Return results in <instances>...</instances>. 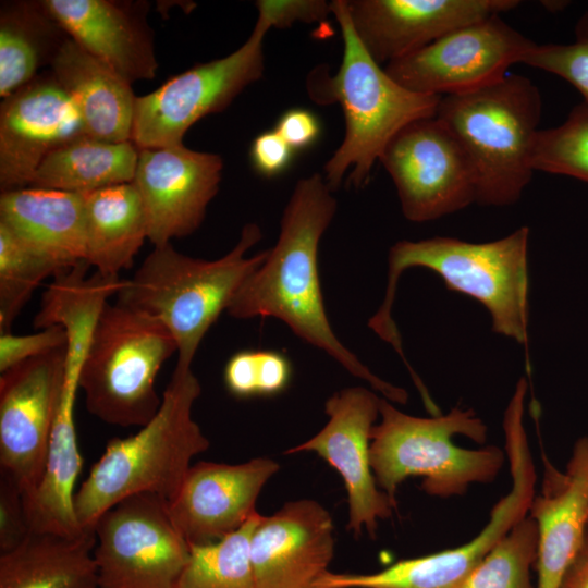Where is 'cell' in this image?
Returning a JSON list of instances; mask_svg holds the SVG:
<instances>
[{
    "label": "cell",
    "mask_w": 588,
    "mask_h": 588,
    "mask_svg": "<svg viewBox=\"0 0 588 588\" xmlns=\"http://www.w3.org/2000/svg\"><path fill=\"white\" fill-rule=\"evenodd\" d=\"M64 348L0 376V471L29 497L45 470L64 377Z\"/></svg>",
    "instance_id": "cell-13"
},
{
    "label": "cell",
    "mask_w": 588,
    "mask_h": 588,
    "mask_svg": "<svg viewBox=\"0 0 588 588\" xmlns=\"http://www.w3.org/2000/svg\"><path fill=\"white\" fill-rule=\"evenodd\" d=\"M323 174L299 179L284 208L277 244L243 282L228 307L235 319L274 317L298 338L324 351L384 399L405 404L407 392L372 373L335 335L323 305L318 271L321 236L338 201Z\"/></svg>",
    "instance_id": "cell-1"
},
{
    "label": "cell",
    "mask_w": 588,
    "mask_h": 588,
    "mask_svg": "<svg viewBox=\"0 0 588 588\" xmlns=\"http://www.w3.org/2000/svg\"><path fill=\"white\" fill-rule=\"evenodd\" d=\"M541 111L539 88L519 74L441 97L436 115L471 164L477 204L502 207L520 198L535 172L531 156Z\"/></svg>",
    "instance_id": "cell-6"
},
{
    "label": "cell",
    "mask_w": 588,
    "mask_h": 588,
    "mask_svg": "<svg viewBox=\"0 0 588 588\" xmlns=\"http://www.w3.org/2000/svg\"><path fill=\"white\" fill-rule=\"evenodd\" d=\"M88 136L78 109L52 73L1 100L0 188L28 187L53 151Z\"/></svg>",
    "instance_id": "cell-16"
},
{
    "label": "cell",
    "mask_w": 588,
    "mask_h": 588,
    "mask_svg": "<svg viewBox=\"0 0 588 588\" xmlns=\"http://www.w3.org/2000/svg\"><path fill=\"white\" fill-rule=\"evenodd\" d=\"M64 32L127 83L155 77L158 62L144 4L112 0H44Z\"/></svg>",
    "instance_id": "cell-20"
},
{
    "label": "cell",
    "mask_w": 588,
    "mask_h": 588,
    "mask_svg": "<svg viewBox=\"0 0 588 588\" xmlns=\"http://www.w3.org/2000/svg\"><path fill=\"white\" fill-rule=\"evenodd\" d=\"M200 392L192 367L175 366L155 416L135 434L107 443L74 495L83 529L128 497L151 493L168 501L176 493L191 461L210 444L192 416Z\"/></svg>",
    "instance_id": "cell-3"
},
{
    "label": "cell",
    "mask_w": 588,
    "mask_h": 588,
    "mask_svg": "<svg viewBox=\"0 0 588 588\" xmlns=\"http://www.w3.org/2000/svg\"><path fill=\"white\" fill-rule=\"evenodd\" d=\"M379 415L370 462L377 485L394 503L397 487L411 476L422 478L428 494L450 497L464 493L470 483L493 480L502 467L504 453L497 446L467 450L454 444L457 434L486 442L487 426L471 409L416 417L381 399Z\"/></svg>",
    "instance_id": "cell-7"
},
{
    "label": "cell",
    "mask_w": 588,
    "mask_h": 588,
    "mask_svg": "<svg viewBox=\"0 0 588 588\" xmlns=\"http://www.w3.org/2000/svg\"><path fill=\"white\" fill-rule=\"evenodd\" d=\"M558 588H588V529L584 542Z\"/></svg>",
    "instance_id": "cell-39"
},
{
    "label": "cell",
    "mask_w": 588,
    "mask_h": 588,
    "mask_svg": "<svg viewBox=\"0 0 588 588\" xmlns=\"http://www.w3.org/2000/svg\"><path fill=\"white\" fill-rule=\"evenodd\" d=\"M391 176L404 217L428 222L476 203V181L461 144L437 117L404 126L380 160Z\"/></svg>",
    "instance_id": "cell-11"
},
{
    "label": "cell",
    "mask_w": 588,
    "mask_h": 588,
    "mask_svg": "<svg viewBox=\"0 0 588 588\" xmlns=\"http://www.w3.org/2000/svg\"><path fill=\"white\" fill-rule=\"evenodd\" d=\"M291 378L290 360L274 351L237 352L223 371L226 389L241 399L277 395L287 388Z\"/></svg>",
    "instance_id": "cell-32"
},
{
    "label": "cell",
    "mask_w": 588,
    "mask_h": 588,
    "mask_svg": "<svg viewBox=\"0 0 588 588\" xmlns=\"http://www.w3.org/2000/svg\"><path fill=\"white\" fill-rule=\"evenodd\" d=\"M255 5L258 16L271 28H287L296 22H321L332 13L331 2L324 0H258Z\"/></svg>",
    "instance_id": "cell-36"
},
{
    "label": "cell",
    "mask_w": 588,
    "mask_h": 588,
    "mask_svg": "<svg viewBox=\"0 0 588 588\" xmlns=\"http://www.w3.org/2000/svg\"><path fill=\"white\" fill-rule=\"evenodd\" d=\"M66 334L61 326L39 329L32 334H0V373L28 359L65 346Z\"/></svg>",
    "instance_id": "cell-34"
},
{
    "label": "cell",
    "mask_w": 588,
    "mask_h": 588,
    "mask_svg": "<svg viewBox=\"0 0 588 588\" xmlns=\"http://www.w3.org/2000/svg\"><path fill=\"white\" fill-rule=\"evenodd\" d=\"M99 588H177L191 546L173 525L167 500L128 497L94 525Z\"/></svg>",
    "instance_id": "cell-10"
},
{
    "label": "cell",
    "mask_w": 588,
    "mask_h": 588,
    "mask_svg": "<svg viewBox=\"0 0 588 588\" xmlns=\"http://www.w3.org/2000/svg\"><path fill=\"white\" fill-rule=\"evenodd\" d=\"M95 534H32L0 553V588H99Z\"/></svg>",
    "instance_id": "cell-24"
},
{
    "label": "cell",
    "mask_w": 588,
    "mask_h": 588,
    "mask_svg": "<svg viewBox=\"0 0 588 588\" xmlns=\"http://www.w3.org/2000/svg\"><path fill=\"white\" fill-rule=\"evenodd\" d=\"M176 351L173 335L157 318L107 303L79 378L87 411L111 426L143 427L161 404L157 375Z\"/></svg>",
    "instance_id": "cell-8"
},
{
    "label": "cell",
    "mask_w": 588,
    "mask_h": 588,
    "mask_svg": "<svg viewBox=\"0 0 588 588\" xmlns=\"http://www.w3.org/2000/svg\"><path fill=\"white\" fill-rule=\"evenodd\" d=\"M85 201V261L106 277H119L148 240L147 220L133 182L83 194Z\"/></svg>",
    "instance_id": "cell-25"
},
{
    "label": "cell",
    "mask_w": 588,
    "mask_h": 588,
    "mask_svg": "<svg viewBox=\"0 0 588 588\" xmlns=\"http://www.w3.org/2000/svg\"><path fill=\"white\" fill-rule=\"evenodd\" d=\"M534 171L566 175L588 184V102L576 105L558 126L539 130L531 156Z\"/></svg>",
    "instance_id": "cell-31"
},
{
    "label": "cell",
    "mask_w": 588,
    "mask_h": 588,
    "mask_svg": "<svg viewBox=\"0 0 588 588\" xmlns=\"http://www.w3.org/2000/svg\"><path fill=\"white\" fill-rule=\"evenodd\" d=\"M0 224L63 270L85 261L83 194L37 187L1 192Z\"/></svg>",
    "instance_id": "cell-22"
},
{
    "label": "cell",
    "mask_w": 588,
    "mask_h": 588,
    "mask_svg": "<svg viewBox=\"0 0 588 588\" xmlns=\"http://www.w3.org/2000/svg\"><path fill=\"white\" fill-rule=\"evenodd\" d=\"M271 29L257 17L252 34L232 53L198 63L151 93L136 97L132 142L138 149L183 144L188 128L221 112L265 71L264 39Z\"/></svg>",
    "instance_id": "cell-9"
},
{
    "label": "cell",
    "mask_w": 588,
    "mask_h": 588,
    "mask_svg": "<svg viewBox=\"0 0 588 588\" xmlns=\"http://www.w3.org/2000/svg\"><path fill=\"white\" fill-rule=\"evenodd\" d=\"M544 464L542 493L529 507L539 532L537 588H558L588 529V437L575 443L565 473Z\"/></svg>",
    "instance_id": "cell-21"
},
{
    "label": "cell",
    "mask_w": 588,
    "mask_h": 588,
    "mask_svg": "<svg viewBox=\"0 0 588 588\" xmlns=\"http://www.w3.org/2000/svg\"><path fill=\"white\" fill-rule=\"evenodd\" d=\"M139 149L132 142L83 136L50 154L28 187L86 194L133 182Z\"/></svg>",
    "instance_id": "cell-27"
},
{
    "label": "cell",
    "mask_w": 588,
    "mask_h": 588,
    "mask_svg": "<svg viewBox=\"0 0 588 588\" xmlns=\"http://www.w3.org/2000/svg\"><path fill=\"white\" fill-rule=\"evenodd\" d=\"M42 1L2 2L0 8V97L4 99L51 65L68 38Z\"/></svg>",
    "instance_id": "cell-26"
},
{
    "label": "cell",
    "mask_w": 588,
    "mask_h": 588,
    "mask_svg": "<svg viewBox=\"0 0 588 588\" xmlns=\"http://www.w3.org/2000/svg\"><path fill=\"white\" fill-rule=\"evenodd\" d=\"M63 270L0 224V334L11 327L34 291Z\"/></svg>",
    "instance_id": "cell-29"
},
{
    "label": "cell",
    "mask_w": 588,
    "mask_h": 588,
    "mask_svg": "<svg viewBox=\"0 0 588 588\" xmlns=\"http://www.w3.org/2000/svg\"><path fill=\"white\" fill-rule=\"evenodd\" d=\"M32 535L23 492L15 481L0 471V552H8Z\"/></svg>",
    "instance_id": "cell-35"
},
{
    "label": "cell",
    "mask_w": 588,
    "mask_h": 588,
    "mask_svg": "<svg viewBox=\"0 0 588 588\" xmlns=\"http://www.w3.org/2000/svg\"><path fill=\"white\" fill-rule=\"evenodd\" d=\"M535 42L501 15L458 27L433 42L388 63L385 72L408 90L450 96L502 79Z\"/></svg>",
    "instance_id": "cell-12"
},
{
    "label": "cell",
    "mask_w": 588,
    "mask_h": 588,
    "mask_svg": "<svg viewBox=\"0 0 588 588\" xmlns=\"http://www.w3.org/2000/svg\"><path fill=\"white\" fill-rule=\"evenodd\" d=\"M333 522L318 502L285 503L260 517L249 541L255 588H314L333 558Z\"/></svg>",
    "instance_id": "cell-19"
},
{
    "label": "cell",
    "mask_w": 588,
    "mask_h": 588,
    "mask_svg": "<svg viewBox=\"0 0 588 588\" xmlns=\"http://www.w3.org/2000/svg\"><path fill=\"white\" fill-rule=\"evenodd\" d=\"M547 10L551 12H558L563 10L567 5V1H541L540 2Z\"/></svg>",
    "instance_id": "cell-40"
},
{
    "label": "cell",
    "mask_w": 588,
    "mask_h": 588,
    "mask_svg": "<svg viewBox=\"0 0 588 588\" xmlns=\"http://www.w3.org/2000/svg\"><path fill=\"white\" fill-rule=\"evenodd\" d=\"M572 44H535L522 62L560 76L588 102V11L577 20Z\"/></svg>",
    "instance_id": "cell-33"
},
{
    "label": "cell",
    "mask_w": 588,
    "mask_h": 588,
    "mask_svg": "<svg viewBox=\"0 0 588 588\" xmlns=\"http://www.w3.org/2000/svg\"><path fill=\"white\" fill-rule=\"evenodd\" d=\"M331 11L343 38L342 62L334 76L317 69L307 87L316 102H339L344 114L343 140L323 167L326 182L335 191L350 171L347 181L360 188L389 142L407 124L436 115L441 97L406 89L370 57L354 32L345 0L331 1Z\"/></svg>",
    "instance_id": "cell-4"
},
{
    "label": "cell",
    "mask_w": 588,
    "mask_h": 588,
    "mask_svg": "<svg viewBox=\"0 0 588 588\" xmlns=\"http://www.w3.org/2000/svg\"><path fill=\"white\" fill-rule=\"evenodd\" d=\"M529 234V229L522 226L485 243L445 236L396 242L389 250L385 296L369 327L406 360L391 311L401 274L419 267L437 273L449 290L482 304L494 332L527 346Z\"/></svg>",
    "instance_id": "cell-2"
},
{
    "label": "cell",
    "mask_w": 588,
    "mask_h": 588,
    "mask_svg": "<svg viewBox=\"0 0 588 588\" xmlns=\"http://www.w3.org/2000/svg\"><path fill=\"white\" fill-rule=\"evenodd\" d=\"M50 66L76 105L88 136L115 143L132 140L137 96L130 83L70 37Z\"/></svg>",
    "instance_id": "cell-23"
},
{
    "label": "cell",
    "mask_w": 588,
    "mask_h": 588,
    "mask_svg": "<svg viewBox=\"0 0 588 588\" xmlns=\"http://www.w3.org/2000/svg\"><path fill=\"white\" fill-rule=\"evenodd\" d=\"M359 41L379 64L409 54L445 34L511 11L518 0H345Z\"/></svg>",
    "instance_id": "cell-18"
},
{
    "label": "cell",
    "mask_w": 588,
    "mask_h": 588,
    "mask_svg": "<svg viewBox=\"0 0 588 588\" xmlns=\"http://www.w3.org/2000/svg\"><path fill=\"white\" fill-rule=\"evenodd\" d=\"M294 154L292 147L273 128L254 138L249 149V159L259 175L272 179L287 170Z\"/></svg>",
    "instance_id": "cell-37"
},
{
    "label": "cell",
    "mask_w": 588,
    "mask_h": 588,
    "mask_svg": "<svg viewBox=\"0 0 588 588\" xmlns=\"http://www.w3.org/2000/svg\"><path fill=\"white\" fill-rule=\"evenodd\" d=\"M274 130L295 152L309 148L321 135L318 117L305 108H291L283 112Z\"/></svg>",
    "instance_id": "cell-38"
},
{
    "label": "cell",
    "mask_w": 588,
    "mask_h": 588,
    "mask_svg": "<svg viewBox=\"0 0 588 588\" xmlns=\"http://www.w3.org/2000/svg\"><path fill=\"white\" fill-rule=\"evenodd\" d=\"M538 546L537 524L525 517L452 588H532L529 572L537 562Z\"/></svg>",
    "instance_id": "cell-30"
},
{
    "label": "cell",
    "mask_w": 588,
    "mask_h": 588,
    "mask_svg": "<svg viewBox=\"0 0 588 588\" xmlns=\"http://www.w3.org/2000/svg\"><path fill=\"white\" fill-rule=\"evenodd\" d=\"M381 397L363 387L335 392L326 402L329 420L313 438L286 451V454L315 452L331 465L344 482L350 520L355 535L366 529L375 536L379 519L388 518L396 507L378 489L370 462V441L379 415Z\"/></svg>",
    "instance_id": "cell-14"
},
{
    "label": "cell",
    "mask_w": 588,
    "mask_h": 588,
    "mask_svg": "<svg viewBox=\"0 0 588 588\" xmlns=\"http://www.w3.org/2000/svg\"><path fill=\"white\" fill-rule=\"evenodd\" d=\"M261 515L256 513L235 532L219 541L191 546L177 588H255L249 541Z\"/></svg>",
    "instance_id": "cell-28"
},
{
    "label": "cell",
    "mask_w": 588,
    "mask_h": 588,
    "mask_svg": "<svg viewBox=\"0 0 588 588\" xmlns=\"http://www.w3.org/2000/svg\"><path fill=\"white\" fill-rule=\"evenodd\" d=\"M278 470L279 464L266 457L241 464L196 463L167 501L170 518L189 546L219 541L257 513L256 501Z\"/></svg>",
    "instance_id": "cell-17"
},
{
    "label": "cell",
    "mask_w": 588,
    "mask_h": 588,
    "mask_svg": "<svg viewBox=\"0 0 588 588\" xmlns=\"http://www.w3.org/2000/svg\"><path fill=\"white\" fill-rule=\"evenodd\" d=\"M262 237L256 223H246L236 245L207 260L177 252L171 243L154 246L117 294L118 302L161 321L176 343L177 367H192L197 350L236 292L266 259L268 249L250 257Z\"/></svg>",
    "instance_id": "cell-5"
},
{
    "label": "cell",
    "mask_w": 588,
    "mask_h": 588,
    "mask_svg": "<svg viewBox=\"0 0 588 588\" xmlns=\"http://www.w3.org/2000/svg\"><path fill=\"white\" fill-rule=\"evenodd\" d=\"M221 156L183 144L139 149L133 183L144 206L154 246L194 233L219 191Z\"/></svg>",
    "instance_id": "cell-15"
}]
</instances>
